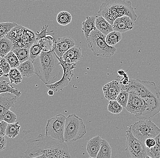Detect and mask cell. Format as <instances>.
Here are the masks:
<instances>
[{
  "label": "cell",
  "mask_w": 160,
  "mask_h": 158,
  "mask_svg": "<svg viewBox=\"0 0 160 158\" xmlns=\"http://www.w3.org/2000/svg\"><path fill=\"white\" fill-rule=\"evenodd\" d=\"M28 149L24 153L25 158H71L66 142H62L40 134L37 138L28 140Z\"/></svg>",
  "instance_id": "cell-1"
},
{
  "label": "cell",
  "mask_w": 160,
  "mask_h": 158,
  "mask_svg": "<svg viewBox=\"0 0 160 158\" xmlns=\"http://www.w3.org/2000/svg\"><path fill=\"white\" fill-rule=\"evenodd\" d=\"M33 63L35 74L46 85L55 84L63 76V69L54 51L42 52Z\"/></svg>",
  "instance_id": "cell-2"
},
{
  "label": "cell",
  "mask_w": 160,
  "mask_h": 158,
  "mask_svg": "<svg viewBox=\"0 0 160 158\" xmlns=\"http://www.w3.org/2000/svg\"><path fill=\"white\" fill-rule=\"evenodd\" d=\"M98 14L112 25L116 19L123 16H128L135 22L138 19L132 2L127 0H106L100 6Z\"/></svg>",
  "instance_id": "cell-3"
},
{
  "label": "cell",
  "mask_w": 160,
  "mask_h": 158,
  "mask_svg": "<svg viewBox=\"0 0 160 158\" xmlns=\"http://www.w3.org/2000/svg\"><path fill=\"white\" fill-rule=\"evenodd\" d=\"M106 36L97 29L92 31L87 39L88 47L95 56L110 58L116 54L117 48L107 43Z\"/></svg>",
  "instance_id": "cell-4"
},
{
  "label": "cell",
  "mask_w": 160,
  "mask_h": 158,
  "mask_svg": "<svg viewBox=\"0 0 160 158\" xmlns=\"http://www.w3.org/2000/svg\"><path fill=\"white\" fill-rule=\"evenodd\" d=\"M86 134V125L82 119L75 114L66 117L64 134L65 142H73L83 138Z\"/></svg>",
  "instance_id": "cell-5"
},
{
  "label": "cell",
  "mask_w": 160,
  "mask_h": 158,
  "mask_svg": "<svg viewBox=\"0 0 160 158\" xmlns=\"http://www.w3.org/2000/svg\"><path fill=\"white\" fill-rule=\"evenodd\" d=\"M129 128L135 137L142 143L148 138L156 137L160 133V128L150 119H140Z\"/></svg>",
  "instance_id": "cell-6"
},
{
  "label": "cell",
  "mask_w": 160,
  "mask_h": 158,
  "mask_svg": "<svg viewBox=\"0 0 160 158\" xmlns=\"http://www.w3.org/2000/svg\"><path fill=\"white\" fill-rule=\"evenodd\" d=\"M122 90L135 94L142 98L160 94L159 89L154 82L144 81L139 79H130L129 84L121 86Z\"/></svg>",
  "instance_id": "cell-7"
},
{
  "label": "cell",
  "mask_w": 160,
  "mask_h": 158,
  "mask_svg": "<svg viewBox=\"0 0 160 158\" xmlns=\"http://www.w3.org/2000/svg\"><path fill=\"white\" fill-rule=\"evenodd\" d=\"M66 117L62 114H58L49 119L46 128V135L60 142H64V129Z\"/></svg>",
  "instance_id": "cell-8"
},
{
  "label": "cell",
  "mask_w": 160,
  "mask_h": 158,
  "mask_svg": "<svg viewBox=\"0 0 160 158\" xmlns=\"http://www.w3.org/2000/svg\"><path fill=\"white\" fill-rule=\"evenodd\" d=\"M126 137L127 142L125 151L128 158H148L143 144L135 137L132 134L129 128L128 130L126 131Z\"/></svg>",
  "instance_id": "cell-9"
},
{
  "label": "cell",
  "mask_w": 160,
  "mask_h": 158,
  "mask_svg": "<svg viewBox=\"0 0 160 158\" xmlns=\"http://www.w3.org/2000/svg\"><path fill=\"white\" fill-rule=\"evenodd\" d=\"M58 57L60 64L63 69L64 73L62 79L59 81L51 85H46L47 88L54 92L62 90L65 87L68 86L74 76L73 70L77 68L76 63H70L65 61L62 57Z\"/></svg>",
  "instance_id": "cell-10"
},
{
  "label": "cell",
  "mask_w": 160,
  "mask_h": 158,
  "mask_svg": "<svg viewBox=\"0 0 160 158\" xmlns=\"http://www.w3.org/2000/svg\"><path fill=\"white\" fill-rule=\"evenodd\" d=\"M142 99L144 104L141 113L135 115L137 119H150L160 113V94Z\"/></svg>",
  "instance_id": "cell-11"
},
{
  "label": "cell",
  "mask_w": 160,
  "mask_h": 158,
  "mask_svg": "<svg viewBox=\"0 0 160 158\" xmlns=\"http://www.w3.org/2000/svg\"><path fill=\"white\" fill-rule=\"evenodd\" d=\"M18 97L10 93L0 94V122L2 121L3 115L10 108L14 107Z\"/></svg>",
  "instance_id": "cell-12"
},
{
  "label": "cell",
  "mask_w": 160,
  "mask_h": 158,
  "mask_svg": "<svg viewBox=\"0 0 160 158\" xmlns=\"http://www.w3.org/2000/svg\"><path fill=\"white\" fill-rule=\"evenodd\" d=\"M135 22L128 16H124L118 18L114 22L112 26L114 31L123 33L134 28Z\"/></svg>",
  "instance_id": "cell-13"
},
{
  "label": "cell",
  "mask_w": 160,
  "mask_h": 158,
  "mask_svg": "<svg viewBox=\"0 0 160 158\" xmlns=\"http://www.w3.org/2000/svg\"><path fill=\"white\" fill-rule=\"evenodd\" d=\"M144 104L142 98L135 94L130 93L128 101L125 109L130 114L138 115L142 111Z\"/></svg>",
  "instance_id": "cell-14"
},
{
  "label": "cell",
  "mask_w": 160,
  "mask_h": 158,
  "mask_svg": "<svg viewBox=\"0 0 160 158\" xmlns=\"http://www.w3.org/2000/svg\"><path fill=\"white\" fill-rule=\"evenodd\" d=\"M76 43L73 39L69 37H65L58 38L56 41L54 51L58 57H62L65 53L72 47L75 46Z\"/></svg>",
  "instance_id": "cell-15"
},
{
  "label": "cell",
  "mask_w": 160,
  "mask_h": 158,
  "mask_svg": "<svg viewBox=\"0 0 160 158\" xmlns=\"http://www.w3.org/2000/svg\"><path fill=\"white\" fill-rule=\"evenodd\" d=\"M102 90L106 99L110 101L114 100L122 90V88L118 81L113 80L106 84L103 87Z\"/></svg>",
  "instance_id": "cell-16"
},
{
  "label": "cell",
  "mask_w": 160,
  "mask_h": 158,
  "mask_svg": "<svg viewBox=\"0 0 160 158\" xmlns=\"http://www.w3.org/2000/svg\"><path fill=\"white\" fill-rule=\"evenodd\" d=\"M62 58L68 63H76L83 58L82 49L78 46H73L65 53Z\"/></svg>",
  "instance_id": "cell-17"
},
{
  "label": "cell",
  "mask_w": 160,
  "mask_h": 158,
  "mask_svg": "<svg viewBox=\"0 0 160 158\" xmlns=\"http://www.w3.org/2000/svg\"><path fill=\"white\" fill-rule=\"evenodd\" d=\"M102 139L99 136H97L87 143V151L91 158H97L101 148Z\"/></svg>",
  "instance_id": "cell-18"
},
{
  "label": "cell",
  "mask_w": 160,
  "mask_h": 158,
  "mask_svg": "<svg viewBox=\"0 0 160 158\" xmlns=\"http://www.w3.org/2000/svg\"><path fill=\"white\" fill-rule=\"evenodd\" d=\"M95 25L97 29L105 36L114 31L112 25L101 15L96 16Z\"/></svg>",
  "instance_id": "cell-19"
},
{
  "label": "cell",
  "mask_w": 160,
  "mask_h": 158,
  "mask_svg": "<svg viewBox=\"0 0 160 158\" xmlns=\"http://www.w3.org/2000/svg\"><path fill=\"white\" fill-rule=\"evenodd\" d=\"M38 42L42 52L49 53L54 51L56 41L52 36H47L41 38Z\"/></svg>",
  "instance_id": "cell-20"
},
{
  "label": "cell",
  "mask_w": 160,
  "mask_h": 158,
  "mask_svg": "<svg viewBox=\"0 0 160 158\" xmlns=\"http://www.w3.org/2000/svg\"><path fill=\"white\" fill-rule=\"evenodd\" d=\"M96 16H87L86 20L82 23V32L84 34L85 38H88L92 31L97 29L95 25Z\"/></svg>",
  "instance_id": "cell-21"
},
{
  "label": "cell",
  "mask_w": 160,
  "mask_h": 158,
  "mask_svg": "<svg viewBox=\"0 0 160 158\" xmlns=\"http://www.w3.org/2000/svg\"><path fill=\"white\" fill-rule=\"evenodd\" d=\"M17 68L19 71L22 77L25 78H30L35 74L33 63L29 60L20 64Z\"/></svg>",
  "instance_id": "cell-22"
},
{
  "label": "cell",
  "mask_w": 160,
  "mask_h": 158,
  "mask_svg": "<svg viewBox=\"0 0 160 158\" xmlns=\"http://www.w3.org/2000/svg\"><path fill=\"white\" fill-rule=\"evenodd\" d=\"M12 42L6 37L0 39V57H4L12 50Z\"/></svg>",
  "instance_id": "cell-23"
},
{
  "label": "cell",
  "mask_w": 160,
  "mask_h": 158,
  "mask_svg": "<svg viewBox=\"0 0 160 158\" xmlns=\"http://www.w3.org/2000/svg\"><path fill=\"white\" fill-rule=\"evenodd\" d=\"M112 148L105 139H102V145L97 158H112Z\"/></svg>",
  "instance_id": "cell-24"
},
{
  "label": "cell",
  "mask_w": 160,
  "mask_h": 158,
  "mask_svg": "<svg viewBox=\"0 0 160 158\" xmlns=\"http://www.w3.org/2000/svg\"><path fill=\"white\" fill-rule=\"evenodd\" d=\"M156 145L153 147L145 149L148 158H160V133L156 137Z\"/></svg>",
  "instance_id": "cell-25"
},
{
  "label": "cell",
  "mask_w": 160,
  "mask_h": 158,
  "mask_svg": "<svg viewBox=\"0 0 160 158\" xmlns=\"http://www.w3.org/2000/svg\"><path fill=\"white\" fill-rule=\"evenodd\" d=\"M122 38V33L117 32L116 31H113L108 34L106 36V43L108 45L114 47L117 44L119 43Z\"/></svg>",
  "instance_id": "cell-26"
},
{
  "label": "cell",
  "mask_w": 160,
  "mask_h": 158,
  "mask_svg": "<svg viewBox=\"0 0 160 158\" xmlns=\"http://www.w3.org/2000/svg\"><path fill=\"white\" fill-rule=\"evenodd\" d=\"M10 93L18 97L21 96L22 92L17 88H14L10 85V83L5 80L0 81V94L2 93Z\"/></svg>",
  "instance_id": "cell-27"
},
{
  "label": "cell",
  "mask_w": 160,
  "mask_h": 158,
  "mask_svg": "<svg viewBox=\"0 0 160 158\" xmlns=\"http://www.w3.org/2000/svg\"><path fill=\"white\" fill-rule=\"evenodd\" d=\"M20 128L19 123L15 122L13 124H8L6 129L5 135L11 138H14L19 134Z\"/></svg>",
  "instance_id": "cell-28"
},
{
  "label": "cell",
  "mask_w": 160,
  "mask_h": 158,
  "mask_svg": "<svg viewBox=\"0 0 160 158\" xmlns=\"http://www.w3.org/2000/svg\"><path fill=\"white\" fill-rule=\"evenodd\" d=\"M16 55L21 64L29 59V48H18L12 50Z\"/></svg>",
  "instance_id": "cell-29"
},
{
  "label": "cell",
  "mask_w": 160,
  "mask_h": 158,
  "mask_svg": "<svg viewBox=\"0 0 160 158\" xmlns=\"http://www.w3.org/2000/svg\"><path fill=\"white\" fill-rule=\"evenodd\" d=\"M57 21L61 25H68L72 22V15L67 11H62L58 14Z\"/></svg>",
  "instance_id": "cell-30"
},
{
  "label": "cell",
  "mask_w": 160,
  "mask_h": 158,
  "mask_svg": "<svg viewBox=\"0 0 160 158\" xmlns=\"http://www.w3.org/2000/svg\"><path fill=\"white\" fill-rule=\"evenodd\" d=\"M18 25L15 23L7 22L0 23V39L6 37L10 31Z\"/></svg>",
  "instance_id": "cell-31"
},
{
  "label": "cell",
  "mask_w": 160,
  "mask_h": 158,
  "mask_svg": "<svg viewBox=\"0 0 160 158\" xmlns=\"http://www.w3.org/2000/svg\"><path fill=\"white\" fill-rule=\"evenodd\" d=\"M8 75L11 84H18L22 82L23 77L17 68H12L9 72Z\"/></svg>",
  "instance_id": "cell-32"
},
{
  "label": "cell",
  "mask_w": 160,
  "mask_h": 158,
  "mask_svg": "<svg viewBox=\"0 0 160 158\" xmlns=\"http://www.w3.org/2000/svg\"><path fill=\"white\" fill-rule=\"evenodd\" d=\"M42 51L38 44L37 41L31 45L29 48V60L33 63L35 60L40 56Z\"/></svg>",
  "instance_id": "cell-33"
},
{
  "label": "cell",
  "mask_w": 160,
  "mask_h": 158,
  "mask_svg": "<svg viewBox=\"0 0 160 158\" xmlns=\"http://www.w3.org/2000/svg\"><path fill=\"white\" fill-rule=\"evenodd\" d=\"M4 58L7 60V61L9 64L11 69L17 68L21 64L18 57L12 51H11L8 54H7Z\"/></svg>",
  "instance_id": "cell-34"
},
{
  "label": "cell",
  "mask_w": 160,
  "mask_h": 158,
  "mask_svg": "<svg viewBox=\"0 0 160 158\" xmlns=\"http://www.w3.org/2000/svg\"><path fill=\"white\" fill-rule=\"evenodd\" d=\"M123 107L117 101V100L110 101L108 105V110L109 112L114 115L120 114L122 111Z\"/></svg>",
  "instance_id": "cell-35"
},
{
  "label": "cell",
  "mask_w": 160,
  "mask_h": 158,
  "mask_svg": "<svg viewBox=\"0 0 160 158\" xmlns=\"http://www.w3.org/2000/svg\"><path fill=\"white\" fill-rule=\"evenodd\" d=\"M129 94L128 92L126 90H121L119 94L117 97V101L123 107L125 108L127 106L128 101Z\"/></svg>",
  "instance_id": "cell-36"
},
{
  "label": "cell",
  "mask_w": 160,
  "mask_h": 158,
  "mask_svg": "<svg viewBox=\"0 0 160 158\" xmlns=\"http://www.w3.org/2000/svg\"><path fill=\"white\" fill-rule=\"evenodd\" d=\"M17 119V116L16 114L10 110H8L3 115L2 121H5L8 124H13L16 122Z\"/></svg>",
  "instance_id": "cell-37"
},
{
  "label": "cell",
  "mask_w": 160,
  "mask_h": 158,
  "mask_svg": "<svg viewBox=\"0 0 160 158\" xmlns=\"http://www.w3.org/2000/svg\"><path fill=\"white\" fill-rule=\"evenodd\" d=\"M0 68L3 72V76L6 78L8 77L9 72L11 68L7 60L3 57H0Z\"/></svg>",
  "instance_id": "cell-38"
},
{
  "label": "cell",
  "mask_w": 160,
  "mask_h": 158,
  "mask_svg": "<svg viewBox=\"0 0 160 158\" xmlns=\"http://www.w3.org/2000/svg\"><path fill=\"white\" fill-rule=\"evenodd\" d=\"M48 26V25H45L43 27H42V29H41V32H39L38 31L37 33H35L36 37V40L37 41L39 40L42 38H44V37L47 36V34L48 33H50V32H53V31H51V32H47V29Z\"/></svg>",
  "instance_id": "cell-39"
},
{
  "label": "cell",
  "mask_w": 160,
  "mask_h": 158,
  "mask_svg": "<svg viewBox=\"0 0 160 158\" xmlns=\"http://www.w3.org/2000/svg\"><path fill=\"white\" fill-rule=\"evenodd\" d=\"M156 140L155 138H149L146 139L143 143L145 149H151L153 147L156 145Z\"/></svg>",
  "instance_id": "cell-40"
},
{
  "label": "cell",
  "mask_w": 160,
  "mask_h": 158,
  "mask_svg": "<svg viewBox=\"0 0 160 158\" xmlns=\"http://www.w3.org/2000/svg\"><path fill=\"white\" fill-rule=\"evenodd\" d=\"M122 77V78L119 81V83H120L121 86L127 85L129 84V82L130 81V79L129 78L128 74L125 73Z\"/></svg>",
  "instance_id": "cell-41"
},
{
  "label": "cell",
  "mask_w": 160,
  "mask_h": 158,
  "mask_svg": "<svg viewBox=\"0 0 160 158\" xmlns=\"http://www.w3.org/2000/svg\"><path fill=\"white\" fill-rule=\"evenodd\" d=\"M8 123L5 121L0 122V135L5 136Z\"/></svg>",
  "instance_id": "cell-42"
},
{
  "label": "cell",
  "mask_w": 160,
  "mask_h": 158,
  "mask_svg": "<svg viewBox=\"0 0 160 158\" xmlns=\"http://www.w3.org/2000/svg\"><path fill=\"white\" fill-rule=\"evenodd\" d=\"M7 140L4 136L0 135V151H2L6 149Z\"/></svg>",
  "instance_id": "cell-43"
},
{
  "label": "cell",
  "mask_w": 160,
  "mask_h": 158,
  "mask_svg": "<svg viewBox=\"0 0 160 158\" xmlns=\"http://www.w3.org/2000/svg\"><path fill=\"white\" fill-rule=\"evenodd\" d=\"M54 94V91L53 90L49 89V90L48 91V95L49 96H52Z\"/></svg>",
  "instance_id": "cell-44"
},
{
  "label": "cell",
  "mask_w": 160,
  "mask_h": 158,
  "mask_svg": "<svg viewBox=\"0 0 160 158\" xmlns=\"http://www.w3.org/2000/svg\"><path fill=\"white\" fill-rule=\"evenodd\" d=\"M125 73H126V72H125L124 71L122 70H119L118 72V74L119 75L120 77H122Z\"/></svg>",
  "instance_id": "cell-45"
},
{
  "label": "cell",
  "mask_w": 160,
  "mask_h": 158,
  "mask_svg": "<svg viewBox=\"0 0 160 158\" xmlns=\"http://www.w3.org/2000/svg\"><path fill=\"white\" fill-rule=\"evenodd\" d=\"M3 72L1 68H0V77L3 76Z\"/></svg>",
  "instance_id": "cell-46"
}]
</instances>
